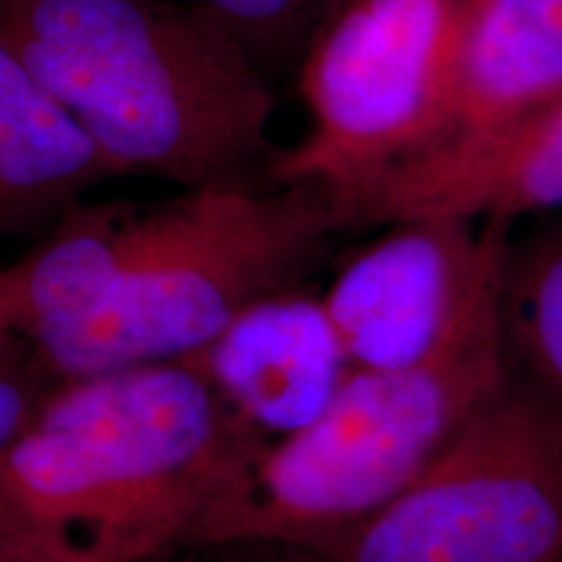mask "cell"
I'll return each instance as SVG.
<instances>
[{"instance_id": "6da1fadb", "label": "cell", "mask_w": 562, "mask_h": 562, "mask_svg": "<svg viewBox=\"0 0 562 562\" xmlns=\"http://www.w3.org/2000/svg\"><path fill=\"white\" fill-rule=\"evenodd\" d=\"M0 34L115 178L273 188V94L209 11L186 0H0Z\"/></svg>"}, {"instance_id": "7a4b0ae2", "label": "cell", "mask_w": 562, "mask_h": 562, "mask_svg": "<svg viewBox=\"0 0 562 562\" xmlns=\"http://www.w3.org/2000/svg\"><path fill=\"white\" fill-rule=\"evenodd\" d=\"M191 360L58 381L0 453V518L89 562L193 542L261 451Z\"/></svg>"}, {"instance_id": "3957f363", "label": "cell", "mask_w": 562, "mask_h": 562, "mask_svg": "<svg viewBox=\"0 0 562 562\" xmlns=\"http://www.w3.org/2000/svg\"><path fill=\"white\" fill-rule=\"evenodd\" d=\"M505 375L497 286L432 360L351 370L311 427L252 456L203 513L193 542L286 544L326 558L446 451Z\"/></svg>"}, {"instance_id": "277c9868", "label": "cell", "mask_w": 562, "mask_h": 562, "mask_svg": "<svg viewBox=\"0 0 562 562\" xmlns=\"http://www.w3.org/2000/svg\"><path fill=\"white\" fill-rule=\"evenodd\" d=\"M344 220L315 186L206 188L140 206L108 302L26 344L58 381L199 355L237 315L290 290Z\"/></svg>"}, {"instance_id": "5b68a950", "label": "cell", "mask_w": 562, "mask_h": 562, "mask_svg": "<svg viewBox=\"0 0 562 562\" xmlns=\"http://www.w3.org/2000/svg\"><path fill=\"white\" fill-rule=\"evenodd\" d=\"M476 3L331 0L297 60L311 128L277 151L271 186L321 188L341 214L370 182L430 151Z\"/></svg>"}, {"instance_id": "8992f818", "label": "cell", "mask_w": 562, "mask_h": 562, "mask_svg": "<svg viewBox=\"0 0 562 562\" xmlns=\"http://www.w3.org/2000/svg\"><path fill=\"white\" fill-rule=\"evenodd\" d=\"M323 562H562V419L510 372Z\"/></svg>"}, {"instance_id": "52a82bcc", "label": "cell", "mask_w": 562, "mask_h": 562, "mask_svg": "<svg viewBox=\"0 0 562 562\" xmlns=\"http://www.w3.org/2000/svg\"><path fill=\"white\" fill-rule=\"evenodd\" d=\"M513 222L414 216L351 252L323 294L360 370H406L440 355L497 292Z\"/></svg>"}, {"instance_id": "ba28073f", "label": "cell", "mask_w": 562, "mask_h": 562, "mask_svg": "<svg viewBox=\"0 0 562 562\" xmlns=\"http://www.w3.org/2000/svg\"><path fill=\"white\" fill-rule=\"evenodd\" d=\"M562 211V94L398 165L341 206L347 227L414 216L516 222Z\"/></svg>"}, {"instance_id": "9c48e42d", "label": "cell", "mask_w": 562, "mask_h": 562, "mask_svg": "<svg viewBox=\"0 0 562 562\" xmlns=\"http://www.w3.org/2000/svg\"><path fill=\"white\" fill-rule=\"evenodd\" d=\"M188 360L263 448L311 427L355 370L323 297L292 286L250 305Z\"/></svg>"}, {"instance_id": "30bf717a", "label": "cell", "mask_w": 562, "mask_h": 562, "mask_svg": "<svg viewBox=\"0 0 562 562\" xmlns=\"http://www.w3.org/2000/svg\"><path fill=\"white\" fill-rule=\"evenodd\" d=\"M108 178L100 146L0 34V232L53 227Z\"/></svg>"}, {"instance_id": "8fae6325", "label": "cell", "mask_w": 562, "mask_h": 562, "mask_svg": "<svg viewBox=\"0 0 562 562\" xmlns=\"http://www.w3.org/2000/svg\"><path fill=\"white\" fill-rule=\"evenodd\" d=\"M558 94L562 0H480L456 63L442 136L432 149L495 128Z\"/></svg>"}, {"instance_id": "7c38bea8", "label": "cell", "mask_w": 562, "mask_h": 562, "mask_svg": "<svg viewBox=\"0 0 562 562\" xmlns=\"http://www.w3.org/2000/svg\"><path fill=\"white\" fill-rule=\"evenodd\" d=\"M140 203H74L16 263L0 269L5 313L26 344L100 311L131 250Z\"/></svg>"}, {"instance_id": "4fadbf2b", "label": "cell", "mask_w": 562, "mask_h": 562, "mask_svg": "<svg viewBox=\"0 0 562 562\" xmlns=\"http://www.w3.org/2000/svg\"><path fill=\"white\" fill-rule=\"evenodd\" d=\"M501 339L510 375L562 419V216L510 240Z\"/></svg>"}, {"instance_id": "5bb4252c", "label": "cell", "mask_w": 562, "mask_h": 562, "mask_svg": "<svg viewBox=\"0 0 562 562\" xmlns=\"http://www.w3.org/2000/svg\"><path fill=\"white\" fill-rule=\"evenodd\" d=\"M222 21L261 68L297 66L331 0H186Z\"/></svg>"}, {"instance_id": "9a60e30c", "label": "cell", "mask_w": 562, "mask_h": 562, "mask_svg": "<svg viewBox=\"0 0 562 562\" xmlns=\"http://www.w3.org/2000/svg\"><path fill=\"white\" fill-rule=\"evenodd\" d=\"M21 355L24 349L0 362V453L30 425L45 396L30 364L21 362Z\"/></svg>"}, {"instance_id": "2e32d148", "label": "cell", "mask_w": 562, "mask_h": 562, "mask_svg": "<svg viewBox=\"0 0 562 562\" xmlns=\"http://www.w3.org/2000/svg\"><path fill=\"white\" fill-rule=\"evenodd\" d=\"M227 562H323L313 552L297 550L286 544H266V542H248L232 544Z\"/></svg>"}, {"instance_id": "e0dca14e", "label": "cell", "mask_w": 562, "mask_h": 562, "mask_svg": "<svg viewBox=\"0 0 562 562\" xmlns=\"http://www.w3.org/2000/svg\"><path fill=\"white\" fill-rule=\"evenodd\" d=\"M42 539L0 518V562H26L40 550Z\"/></svg>"}, {"instance_id": "ac0fdd59", "label": "cell", "mask_w": 562, "mask_h": 562, "mask_svg": "<svg viewBox=\"0 0 562 562\" xmlns=\"http://www.w3.org/2000/svg\"><path fill=\"white\" fill-rule=\"evenodd\" d=\"M24 339H19L13 334L11 323H9V313H5V302H3V286H0V362L9 360L11 355H16L19 349H24Z\"/></svg>"}, {"instance_id": "d6986e66", "label": "cell", "mask_w": 562, "mask_h": 562, "mask_svg": "<svg viewBox=\"0 0 562 562\" xmlns=\"http://www.w3.org/2000/svg\"><path fill=\"white\" fill-rule=\"evenodd\" d=\"M26 562H89V560L74 558V554L63 552V550H58V547H50V544L42 542V544H40V550L34 552L32 558L26 560Z\"/></svg>"}]
</instances>
